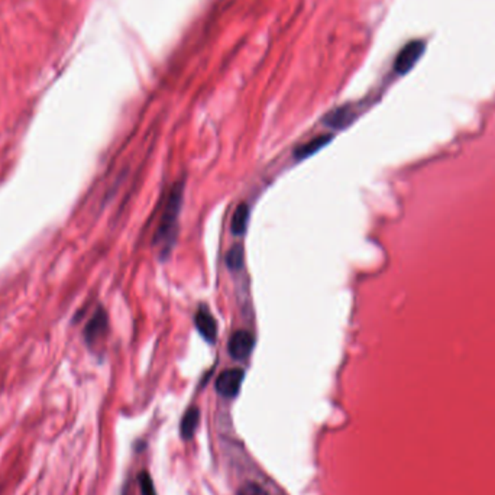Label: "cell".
I'll return each mask as SVG.
<instances>
[{
  "label": "cell",
  "instance_id": "obj_1",
  "mask_svg": "<svg viewBox=\"0 0 495 495\" xmlns=\"http://www.w3.org/2000/svg\"><path fill=\"white\" fill-rule=\"evenodd\" d=\"M182 194H184V182L178 181L174 187L169 191L168 200L164 215L160 220V226L155 232L154 243L161 246V256H168L171 246L176 241V230H177V220L180 216L181 204H182Z\"/></svg>",
  "mask_w": 495,
  "mask_h": 495
},
{
  "label": "cell",
  "instance_id": "obj_2",
  "mask_svg": "<svg viewBox=\"0 0 495 495\" xmlns=\"http://www.w3.org/2000/svg\"><path fill=\"white\" fill-rule=\"evenodd\" d=\"M245 372L239 368H230L221 372L216 380V391L225 398H233L239 394Z\"/></svg>",
  "mask_w": 495,
  "mask_h": 495
},
{
  "label": "cell",
  "instance_id": "obj_3",
  "mask_svg": "<svg viewBox=\"0 0 495 495\" xmlns=\"http://www.w3.org/2000/svg\"><path fill=\"white\" fill-rule=\"evenodd\" d=\"M426 49V45L423 41H411L406 47H404L396 58L394 69L398 74H406L409 73L414 64L420 60L423 52Z\"/></svg>",
  "mask_w": 495,
  "mask_h": 495
},
{
  "label": "cell",
  "instance_id": "obj_4",
  "mask_svg": "<svg viewBox=\"0 0 495 495\" xmlns=\"http://www.w3.org/2000/svg\"><path fill=\"white\" fill-rule=\"evenodd\" d=\"M255 346V337L250 330H238L234 332L228 343L229 354L233 359H246L251 355V352Z\"/></svg>",
  "mask_w": 495,
  "mask_h": 495
},
{
  "label": "cell",
  "instance_id": "obj_5",
  "mask_svg": "<svg viewBox=\"0 0 495 495\" xmlns=\"http://www.w3.org/2000/svg\"><path fill=\"white\" fill-rule=\"evenodd\" d=\"M108 328H109V320H108L106 311H104L103 309H99L86 326V330H84L86 342L88 345L97 343L100 339L106 335Z\"/></svg>",
  "mask_w": 495,
  "mask_h": 495
},
{
  "label": "cell",
  "instance_id": "obj_6",
  "mask_svg": "<svg viewBox=\"0 0 495 495\" xmlns=\"http://www.w3.org/2000/svg\"><path fill=\"white\" fill-rule=\"evenodd\" d=\"M195 328L199 333L206 339L207 342H215L217 337V322L213 315L206 307H200L199 311L195 313Z\"/></svg>",
  "mask_w": 495,
  "mask_h": 495
},
{
  "label": "cell",
  "instance_id": "obj_7",
  "mask_svg": "<svg viewBox=\"0 0 495 495\" xmlns=\"http://www.w3.org/2000/svg\"><path fill=\"white\" fill-rule=\"evenodd\" d=\"M354 110L350 106H342L337 108L333 112H330L328 116L324 117L323 122L333 129H343L346 128L352 121H354Z\"/></svg>",
  "mask_w": 495,
  "mask_h": 495
},
{
  "label": "cell",
  "instance_id": "obj_8",
  "mask_svg": "<svg viewBox=\"0 0 495 495\" xmlns=\"http://www.w3.org/2000/svg\"><path fill=\"white\" fill-rule=\"evenodd\" d=\"M200 422V411L197 407H190L184 415H182V420L180 424V433L181 437L184 440L193 439L195 430H197Z\"/></svg>",
  "mask_w": 495,
  "mask_h": 495
},
{
  "label": "cell",
  "instance_id": "obj_9",
  "mask_svg": "<svg viewBox=\"0 0 495 495\" xmlns=\"http://www.w3.org/2000/svg\"><path fill=\"white\" fill-rule=\"evenodd\" d=\"M332 135H320L315 139L309 141L307 143H304V145L298 147L295 151H294V155L297 160H304V158H309V156H311L313 154H316L317 151H320L322 148H324L328 143L332 141Z\"/></svg>",
  "mask_w": 495,
  "mask_h": 495
},
{
  "label": "cell",
  "instance_id": "obj_10",
  "mask_svg": "<svg viewBox=\"0 0 495 495\" xmlns=\"http://www.w3.org/2000/svg\"><path fill=\"white\" fill-rule=\"evenodd\" d=\"M248 220H250V207H248L246 203H241L232 216V233L237 234V237H242L246 232Z\"/></svg>",
  "mask_w": 495,
  "mask_h": 495
},
{
  "label": "cell",
  "instance_id": "obj_11",
  "mask_svg": "<svg viewBox=\"0 0 495 495\" xmlns=\"http://www.w3.org/2000/svg\"><path fill=\"white\" fill-rule=\"evenodd\" d=\"M226 265L232 271H238L243 265V250L241 245H234L226 252Z\"/></svg>",
  "mask_w": 495,
  "mask_h": 495
},
{
  "label": "cell",
  "instance_id": "obj_12",
  "mask_svg": "<svg viewBox=\"0 0 495 495\" xmlns=\"http://www.w3.org/2000/svg\"><path fill=\"white\" fill-rule=\"evenodd\" d=\"M138 482H139V488L142 495H156L155 487L151 475L147 471H142L138 476Z\"/></svg>",
  "mask_w": 495,
  "mask_h": 495
},
{
  "label": "cell",
  "instance_id": "obj_13",
  "mask_svg": "<svg viewBox=\"0 0 495 495\" xmlns=\"http://www.w3.org/2000/svg\"><path fill=\"white\" fill-rule=\"evenodd\" d=\"M237 494L238 495H268L267 490L264 487L255 484V482H246V484H243L238 490Z\"/></svg>",
  "mask_w": 495,
  "mask_h": 495
}]
</instances>
